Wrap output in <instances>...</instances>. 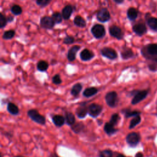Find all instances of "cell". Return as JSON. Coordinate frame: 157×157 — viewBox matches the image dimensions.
Here are the masks:
<instances>
[{
  "label": "cell",
  "instance_id": "1",
  "mask_svg": "<svg viewBox=\"0 0 157 157\" xmlns=\"http://www.w3.org/2000/svg\"><path fill=\"white\" fill-rule=\"evenodd\" d=\"M28 116L35 123L41 125H45L46 123V119L45 116L41 115L38 110L35 109H31L27 112Z\"/></svg>",
  "mask_w": 157,
  "mask_h": 157
},
{
  "label": "cell",
  "instance_id": "2",
  "mask_svg": "<svg viewBox=\"0 0 157 157\" xmlns=\"http://www.w3.org/2000/svg\"><path fill=\"white\" fill-rule=\"evenodd\" d=\"M105 100L107 105L109 107L111 108H115L119 104V98L116 92L111 91L106 94Z\"/></svg>",
  "mask_w": 157,
  "mask_h": 157
},
{
  "label": "cell",
  "instance_id": "3",
  "mask_svg": "<svg viewBox=\"0 0 157 157\" xmlns=\"http://www.w3.org/2000/svg\"><path fill=\"white\" fill-rule=\"evenodd\" d=\"M91 33L93 36L96 39H103L106 34V31L104 25L101 24H95L91 28Z\"/></svg>",
  "mask_w": 157,
  "mask_h": 157
},
{
  "label": "cell",
  "instance_id": "4",
  "mask_svg": "<svg viewBox=\"0 0 157 157\" xmlns=\"http://www.w3.org/2000/svg\"><path fill=\"white\" fill-rule=\"evenodd\" d=\"M103 107L97 103H92L88 105V116L92 118H97L102 113Z\"/></svg>",
  "mask_w": 157,
  "mask_h": 157
},
{
  "label": "cell",
  "instance_id": "5",
  "mask_svg": "<svg viewBox=\"0 0 157 157\" xmlns=\"http://www.w3.org/2000/svg\"><path fill=\"white\" fill-rule=\"evenodd\" d=\"M87 101L79 103V106L76 109V115L80 119H85L88 114V106Z\"/></svg>",
  "mask_w": 157,
  "mask_h": 157
},
{
  "label": "cell",
  "instance_id": "6",
  "mask_svg": "<svg viewBox=\"0 0 157 157\" xmlns=\"http://www.w3.org/2000/svg\"><path fill=\"white\" fill-rule=\"evenodd\" d=\"M101 55L110 60H115L118 58V54L116 51L111 47H104L100 50Z\"/></svg>",
  "mask_w": 157,
  "mask_h": 157
},
{
  "label": "cell",
  "instance_id": "7",
  "mask_svg": "<svg viewBox=\"0 0 157 157\" xmlns=\"http://www.w3.org/2000/svg\"><path fill=\"white\" fill-rule=\"evenodd\" d=\"M55 23L52 17L46 15L42 17L40 20V26L46 30H52L55 26Z\"/></svg>",
  "mask_w": 157,
  "mask_h": 157
},
{
  "label": "cell",
  "instance_id": "8",
  "mask_svg": "<svg viewBox=\"0 0 157 157\" xmlns=\"http://www.w3.org/2000/svg\"><path fill=\"white\" fill-rule=\"evenodd\" d=\"M141 136L139 134L136 132H132L127 134L126 141L130 147H136L140 142Z\"/></svg>",
  "mask_w": 157,
  "mask_h": 157
},
{
  "label": "cell",
  "instance_id": "9",
  "mask_svg": "<svg viewBox=\"0 0 157 157\" xmlns=\"http://www.w3.org/2000/svg\"><path fill=\"white\" fill-rule=\"evenodd\" d=\"M109 33L112 37L117 39V40H122L124 38V33L122 28L115 25L109 27Z\"/></svg>",
  "mask_w": 157,
  "mask_h": 157
},
{
  "label": "cell",
  "instance_id": "10",
  "mask_svg": "<svg viewBox=\"0 0 157 157\" xmlns=\"http://www.w3.org/2000/svg\"><path fill=\"white\" fill-rule=\"evenodd\" d=\"M96 17L98 21L101 23H106L110 20L111 16L109 10L106 8H103L98 11Z\"/></svg>",
  "mask_w": 157,
  "mask_h": 157
},
{
  "label": "cell",
  "instance_id": "11",
  "mask_svg": "<svg viewBox=\"0 0 157 157\" xmlns=\"http://www.w3.org/2000/svg\"><path fill=\"white\" fill-rule=\"evenodd\" d=\"M131 94H133V98L131 101V104L133 105H135L142 101L143 100H144L146 96H147L148 92L146 90H142V91H136V92H132Z\"/></svg>",
  "mask_w": 157,
  "mask_h": 157
},
{
  "label": "cell",
  "instance_id": "12",
  "mask_svg": "<svg viewBox=\"0 0 157 157\" xmlns=\"http://www.w3.org/2000/svg\"><path fill=\"white\" fill-rule=\"evenodd\" d=\"M132 30L134 33L139 36H142L144 35L147 31L146 25H145V24L142 23V22L134 24L132 26Z\"/></svg>",
  "mask_w": 157,
  "mask_h": 157
},
{
  "label": "cell",
  "instance_id": "13",
  "mask_svg": "<svg viewBox=\"0 0 157 157\" xmlns=\"http://www.w3.org/2000/svg\"><path fill=\"white\" fill-rule=\"evenodd\" d=\"M76 7L72 5H66L62 9L61 14L63 15V19L64 20H69L74 11H75Z\"/></svg>",
  "mask_w": 157,
  "mask_h": 157
},
{
  "label": "cell",
  "instance_id": "14",
  "mask_svg": "<svg viewBox=\"0 0 157 157\" xmlns=\"http://www.w3.org/2000/svg\"><path fill=\"white\" fill-rule=\"evenodd\" d=\"M80 58L83 61H88L92 60L95 57V53L88 49H84L80 53Z\"/></svg>",
  "mask_w": 157,
  "mask_h": 157
},
{
  "label": "cell",
  "instance_id": "15",
  "mask_svg": "<svg viewBox=\"0 0 157 157\" xmlns=\"http://www.w3.org/2000/svg\"><path fill=\"white\" fill-rule=\"evenodd\" d=\"M145 18L149 28L152 30L157 32V18L151 17L149 13H147L145 15Z\"/></svg>",
  "mask_w": 157,
  "mask_h": 157
},
{
  "label": "cell",
  "instance_id": "16",
  "mask_svg": "<svg viewBox=\"0 0 157 157\" xmlns=\"http://www.w3.org/2000/svg\"><path fill=\"white\" fill-rule=\"evenodd\" d=\"M80 48V46L78 45H74L68 50V54H67V58L70 62H73L76 60L77 54Z\"/></svg>",
  "mask_w": 157,
  "mask_h": 157
},
{
  "label": "cell",
  "instance_id": "17",
  "mask_svg": "<svg viewBox=\"0 0 157 157\" xmlns=\"http://www.w3.org/2000/svg\"><path fill=\"white\" fill-rule=\"evenodd\" d=\"M104 131L107 136H112L119 131V129L116 128L115 126L111 123L106 122L104 125Z\"/></svg>",
  "mask_w": 157,
  "mask_h": 157
},
{
  "label": "cell",
  "instance_id": "18",
  "mask_svg": "<svg viewBox=\"0 0 157 157\" xmlns=\"http://www.w3.org/2000/svg\"><path fill=\"white\" fill-rule=\"evenodd\" d=\"M120 55L123 60H127L134 57V54L131 48L123 46L120 52Z\"/></svg>",
  "mask_w": 157,
  "mask_h": 157
},
{
  "label": "cell",
  "instance_id": "19",
  "mask_svg": "<svg viewBox=\"0 0 157 157\" xmlns=\"http://www.w3.org/2000/svg\"><path fill=\"white\" fill-rule=\"evenodd\" d=\"M71 129L75 134H79L83 132L86 130V126L83 122H76L73 125H72Z\"/></svg>",
  "mask_w": 157,
  "mask_h": 157
},
{
  "label": "cell",
  "instance_id": "20",
  "mask_svg": "<svg viewBox=\"0 0 157 157\" xmlns=\"http://www.w3.org/2000/svg\"><path fill=\"white\" fill-rule=\"evenodd\" d=\"M52 120L54 124L58 128L62 127L66 123L65 118L61 115L55 114L52 117Z\"/></svg>",
  "mask_w": 157,
  "mask_h": 157
},
{
  "label": "cell",
  "instance_id": "21",
  "mask_svg": "<svg viewBox=\"0 0 157 157\" xmlns=\"http://www.w3.org/2000/svg\"><path fill=\"white\" fill-rule=\"evenodd\" d=\"M99 90L96 87H88L87 88H85L83 92V96L85 98H90L92 97L95 95H96L98 93Z\"/></svg>",
  "mask_w": 157,
  "mask_h": 157
},
{
  "label": "cell",
  "instance_id": "22",
  "mask_svg": "<svg viewBox=\"0 0 157 157\" xmlns=\"http://www.w3.org/2000/svg\"><path fill=\"white\" fill-rule=\"evenodd\" d=\"M64 117L65 118V121L67 125L71 126L76 123V117L74 114L71 112L65 111Z\"/></svg>",
  "mask_w": 157,
  "mask_h": 157
},
{
  "label": "cell",
  "instance_id": "23",
  "mask_svg": "<svg viewBox=\"0 0 157 157\" xmlns=\"http://www.w3.org/2000/svg\"><path fill=\"white\" fill-rule=\"evenodd\" d=\"M7 110L8 113L14 116H16L19 114L20 110L18 107L14 103L9 102L7 104Z\"/></svg>",
  "mask_w": 157,
  "mask_h": 157
},
{
  "label": "cell",
  "instance_id": "24",
  "mask_svg": "<svg viewBox=\"0 0 157 157\" xmlns=\"http://www.w3.org/2000/svg\"><path fill=\"white\" fill-rule=\"evenodd\" d=\"M82 88L83 85L81 83H76L73 86L71 90V95L74 98H77L79 96L80 92H82Z\"/></svg>",
  "mask_w": 157,
  "mask_h": 157
},
{
  "label": "cell",
  "instance_id": "25",
  "mask_svg": "<svg viewBox=\"0 0 157 157\" xmlns=\"http://www.w3.org/2000/svg\"><path fill=\"white\" fill-rule=\"evenodd\" d=\"M139 12L134 8H129L127 11V18L131 21H135L138 17Z\"/></svg>",
  "mask_w": 157,
  "mask_h": 157
},
{
  "label": "cell",
  "instance_id": "26",
  "mask_svg": "<svg viewBox=\"0 0 157 157\" xmlns=\"http://www.w3.org/2000/svg\"><path fill=\"white\" fill-rule=\"evenodd\" d=\"M73 23L75 26L80 28H83L87 26L86 20L80 15H76L74 17Z\"/></svg>",
  "mask_w": 157,
  "mask_h": 157
},
{
  "label": "cell",
  "instance_id": "27",
  "mask_svg": "<svg viewBox=\"0 0 157 157\" xmlns=\"http://www.w3.org/2000/svg\"><path fill=\"white\" fill-rule=\"evenodd\" d=\"M49 67V64L45 60H40L38 62L36 68L40 72H46Z\"/></svg>",
  "mask_w": 157,
  "mask_h": 157
},
{
  "label": "cell",
  "instance_id": "28",
  "mask_svg": "<svg viewBox=\"0 0 157 157\" xmlns=\"http://www.w3.org/2000/svg\"><path fill=\"white\" fill-rule=\"evenodd\" d=\"M122 113L124 114V116L126 118H129V117H135V116H139L141 114V113L139 111L131 110L128 109H122Z\"/></svg>",
  "mask_w": 157,
  "mask_h": 157
},
{
  "label": "cell",
  "instance_id": "29",
  "mask_svg": "<svg viewBox=\"0 0 157 157\" xmlns=\"http://www.w3.org/2000/svg\"><path fill=\"white\" fill-rule=\"evenodd\" d=\"M51 17H52L53 20H54L55 24H60L63 21V20H64L61 13H60L59 12H54Z\"/></svg>",
  "mask_w": 157,
  "mask_h": 157
},
{
  "label": "cell",
  "instance_id": "30",
  "mask_svg": "<svg viewBox=\"0 0 157 157\" xmlns=\"http://www.w3.org/2000/svg\"><path fill=\"white\" fill-rule=\"evenodd\" d=\"M11 12L15 16H18V15H21L22 14L23 10H22L21 7L19 5H14L11 8Z\"/></svg>",
  "mask_w": 157,
  "mask_h": 157
},
{
  "label": "cell",
  "instance_id": "31",
  "mask_svg": "<svg viewBox=\"0 0 157 157\" xmlns=\"http://www.w3.org/2000/svg\"><path fill=\"white\" fill-rule=\"evenodd\" d=\"M15 35V31L14 30H10L5 31L3 33L2 38L4 40H10L14 38Z\"/></svg>",
  "mask_w": 157,
  "mask_h": 157
},
{
  "label": "cell",
  "instance_id": "32",
  "mask_svg": "<svg viewBox=\"0 0 157 157\" xmlns=\"http://www.w3.org/2000/svg\"><path fill=\"white\" fill-rule=\"evenodd\" d=\"M99 157H114V152L110 149H105L99 152Z\"/></svg>",
  "mask_w": 157,
  "mask_h": 157
},
{
  "label": "cell",
  "instance_id": "33",
  "mask_svg": "<svg viewBox=\"0 0 157 157\" xmlns=\"http://www.w3.org/2000/svg\"><path fill=\"white\" fill-rule=\"evenodd\" d=\"M121 119L120 115L118 113H114L111 116L109 122L114 125L115 126L119 124Z\"/></svg>",
  "mask_w": 157,
  "mask_h": 157
},
{
  "label": "cell",
  "instance_id": "34",
  "mask_svg": "<svg viewBox=\"0 0 157 157\" xmlns=\"http://www.w3.org/2000/svg\"><path fill=\"white\" fill-rule=\"evenodd\" d=\"M141 118L140 116H137L134 117V118L130 122L129 128L132 129L134 127H136L141 122Z\"/></svg>",
  "mask_w": 157,
  "mask_h": 157
},
{
  "label": "cell",
  "instance_id": "35",
  "mask_svg": "<svg viewBox=\"0 0 157 157\" xmlns=\"http://www.w3.org/2000/svg\"><path fill=\"white\" fill-rule=\"evenodd\" d=\"M8 23L7 17L3 13H0V28L2 29L5 28Z\"/></svg>",
  "mask_w": 157,
  "mask_h": 157
},
{
  "label": "cell",
  "instance_id": "36",
  "mask_svg": "<svg viewBox=\"0 0 157 157\" xmlns=\"http://www.w3.org/2000/svg\"><path fill=\"white\" fill-rule=\"evenodd\" d=\"M52 2V0H36V3L38 6L43 8L47 7Z\"/></svg>",
  "mask_w": 157,
  "mask_h": 157
},
{
  "label": "cell",
  "instance_id": "37",
  "mask_svg": "<svg viewBox=\"0 0 157 157\" xmlns=\"http://www.w3.org/2000/svg\"><path fill=\"white\" fill-rule=\"evenodd\" d=\"M52 83L56 85H60L63 81H62V79L61 78V76L59 74H55L53 77H52Z\"/></svg>",
  "mask_w": 157,
  "mask_h": 157
},
{
  "label": "cell",
  "instance_id": "38",
  "mask_svg": "<svg viewBox=\"0 0 157 157\" xmlns=\"http://www.w3.org/2000/svg\"><path fill=\"white\" fill-rule=\"evenodd\" d=\"M75 42V39L73 36L66 35V37L64 38L63 40V43L64 44H73Z\"/></svg>",
  "mask_w": 157,
  "mask_h": 157
},
{
  "label": "cell",
  "instance_id": "39",
  "mask_svg": "<svg viewBox=\"0 0 157 157\" xmlns=\"http://www.w3.org/2000/svg\"><path fill=\"white\" fill-rule=\"evenodd\" d=\"M7 18H8V23H11V22L14 21V17L10 15L9 16H7Z\"/></svg>",
  "mask_w": 157,
  "mask_h": 157
},
{
  "label": "cell",
  "instance_id": "40",
  "mask_svg": "<svg viewBox=\"0 0 157 157\" xmlns=\"http://www.w3.org/2000/svg\"><path fill=\"white\" fill-rule=\"evenodd\" d=\"M124 1H125V0H113V2H114L115 3L117 4V5H121V4H122V3L124 2Z\"/></svg>",
  "mask_w": 157,
  "mask_h": 157
},
{
  "label": "cell",
  "instance_id": "41",
  "mask_svg": "<svg viewBox=\"0 0 157 157\" xmlns=\"http://www.w3.org/2000/svg\"><path fill=\"white\" fill-rule=\"evenodd\" d=\"M49 157H60V156L57 153L53 152V153H52L50 155Z\"/></svg>",
  "mask_w": 157,
  "mask_h": 157
},
{
  "label": "cell",
  "instance_id": "42",
  "mask_svg": "<svg viewBox=\"0 0 157 157\" xmlns=\"http://www.w3.org/2000/svg\"><path fill=\"white\" fill-rule=\"evenodd\" d=\"M116 157H129V156H126L124 155L123 154H122V153H117Z\"/></svg>",
  "mask_w": 157,
  "mask_h": 157
},
{
  "label": "cell",
  "instance_id": "43",
  "mask_svg": "<svg viewBox=\"0 0 157 157\" xmlns=\"http://www.w3.org/2000/svg\"><path fill=\"white\" fill-rule=\"evenodd\" d=\"M135 157H143V155H142V153L138 152V153H137L136 154Z\"/></svg>",
  "mask_w": 157,
  "mask_h": 157
},
{
  "label": "cell",
  "instance_id": "44",
  "mask_svg": "<svg viewBox=\"0 0 157 157\" xmlns=\"http://www.w3.org/2000/svg\"><path fill=\"white\" fill-rule=\"evenodd\" d=\"M97 123H98V124L99 126H101V125L103 124V122L102 120H97Z\"/></svg>",
  "mask_w": 157,
  "mask_h": 157
},
{
  "label": "cell",
  "instance_id": "45",
  "mask_svg": "<svg viewBox=\"0 0 157 157\" xmlns=\"http://www.w3.org/2000/svg\"><path fill=\"white\" fill-rule=\"evenodd\" d=\"M14 157H25L24 156H14Z\"/></svg>",
  "mask_w": 157,
  "mask_h": 157
},
{
  "label": "cell",
  "instance_id": "46",
  "mask_svg": "<svg viewBox=\"0 0 157 157\" xmlns=\"http://www.w3.org/2000/svg\"><path fill=\"white\" fill-rule=\"evenodd\" d=\"M128 1H132V0H128Z\"/></svg>",
  "mask_w": 157,
  "mask_h": 157
}]
</instances>
